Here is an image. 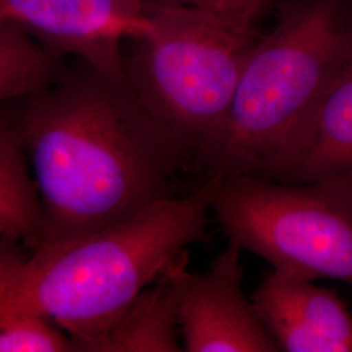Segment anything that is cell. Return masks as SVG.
<instances>
[{
  "label": "cell",
  "mask_w": 352,
  "mask_h": 352,
  "mask_svg": "<svg viewBox=\"0 0 352 352\" xmlns=\"http://www.w3.org/2000/svg\"><path fill=\"white\" fill-rule=\"evenodd\" d=\"M16 120L45 217L41 245L87 236L186 195L183 177L201 173L197 146L157 120L126 77L77 59L17 101Z\"/></svg>",
  "instance_id": "obj_1"
},
{
  "label": "cell",
  "mask_w": 352,
  "mask_h": 352,
  "mask_svg": "<svg viewBox=\"0 0 352 352\" xmlns=\"http://www.w3.org/2000/svg\"><path fill=\"white\" fill-rule=\"evenodd\" d=\"M214 176L78 239L24 252L0 240V305L42 317L74 344L106 327L187 247L208 236Z\"/></svg>",
  "instance_id": "obj_2"
},
{
  "label": "cell",
  "mask_w": 352,
  "mask_h": 352,
  "mask_svg": "<svg viewBox=\"0 0 352 352\" xmlns=\"http://www.w3.org/2000/svg\"><path fill=\"white\" fill-rule=\"evenodd\" d=\"M352 55L347 0H291L244 67L226 123L199 155L204 175L273 177Z\"/></svg>",
  "instance_id": "obj_3"
},
{
  "label": "cell",
  "mask_w": 352,
  "mask_h": 352,
  "mask_svg": "<svg viewBox=\"0 0 352 352\" xmlns=\"http://www.w3.org/2000/svg\"><path fill=\"white\" fill-rule=\"evenodd\" d=\"M272 0H145L149 30L126 41V81L148 111L189 140L213 142Z\"/></svg>",
  "instance_id": "obj_4"
},
{
  "label": "cell",
  "mask_w": 352,
  "mask_h": 352,
  "mask_svg": "<svg viewBox=\"0 0 352 352\" xmlns=\"http://www.w3.org/2000/svg\"><path fill=\"white\" fill-rule=\"evenodd\" d=\"M213 176L210 210L230 241L273 270L352 286V182Z\"/></svg>",
  "instance_id": "obj_5"
},
{
  "label": "cell",
  "mask_w": 352,
  "mask_h": 352,
  "mask_svg": "<svg viewBox=\"0 0 352 352\" xmlns=\"http://www.w3.org/2000/svg\"><path fill=\"white\" fill-rule=\"evenodd\" d=\"M241 251L228 240L205 273L189 272L187 251L166 267L177 296L183 351H278L244 294Z\"/></svg>",
  "instance_id": "obj_6"
},
{
  "label": "cell",
  "mask_w": 352,
  "mask_h": 352,
  "mask_svg": "<svg viewBox=\"0 0 352 352\" xmlns=\"http://www.w3.org/2000/svg\"><path fill=\"white\" fill-rule=\"evenodd\" d=\"M0 23L116 78L124 43L151 28L145 0H0Z\"/></svg>",
  "instance_id": "obj_7"
},
{
  "label": "cell",
  "mask_w": 352,
  "mask_h": 352,
  "mask_svg": "<svg viewBox=\"0 0 352 352\" xmlns=\"http://www.w3.org/2000/svg\"><path fill=\"white\" fill-rule=\"evenodd\" d=\"M251 302L278 351L352 352L351 312L333 289L272 270Z\"/></svg>",
  "instance_id": "obj_8"
},
{
  "label": "cell",
  "mask_w": 352,
  "mask_h": 352,
  "mask_svg": "<svg viewBox=\"0 0 352 352\" xmlns=\"http://www.w3.org/2000/svg\"><path fill=\"white\" fill-rule=\"evenodd\" d=\"M272 179L286 183L352 182V55Z\"/></svg>",
  "instance_id": "obj_9"
},
{
  "label": "cell",
  "mask_w": 352,
  "mask_h": 352,
  "mask_svg": "<svg viewBox=\"0 0 352 352\" xmlns=\"http://www.w3.org/2000/svg\"><path fill=\"white\" fill-rule=\"evenodd\" d=\"M179 304L166 273L98 331L75 343L82 352H179Z\"/></svg>",
  "instance_id": "obj_10"
},
{
  "label": "cell",
  "mask_w": 352,
  "mask_h": 352,
  "mask_svg": "<svg viewBox=\"0 0 352 352\" xmlns=\"http://www.w3.org/2000/svg\"><path fill=\"white\" fill-rule=\"evenodd\" d=\"M6 106L0 107V240L33 250L43 241L45 217L26 161L16 109L6 110Z\"/></svg>",
  "instance_id": "obj_11"
},
{
  "label": "cell",
  "mask_w": 352,
  "mask_h": 352,
  "mask_svg": "<svg viewBox=\"0 0 352 352\" xmlns=\"http://www.w3.org/2000/svg\"><path fill=\"white\" fill-rule=\"evenodd\" d=\"M63 56L16 28L0 23V107L50 84L63 71Z\"/></svg>",
  "instance_id": "obj_12"
},
{
  "label": "cell",
  "mask_w": 352,
  "mask_h": 352,
  "mask_svg": "<svg viewBox=\"0 0 352 352\" xmlns=\"http://www.w3.org/2000/svg\"><path fill=\"white\" fill-rule=\"evenodd\" d=\"M75 351L69 337L50 321L0 305V352Z\"/></svg>",
  "instance_id": "obj_13"
},
{
  "label": "cell",
  "mask_w": 352,
  "mask_h": 352,
  "mask_svg": "<svg viewBox=\"0 0 352 352\" xmlns=\"http://www.w3.org/2000/svg\"><path fill=\"white\" fill-rule=\"evenodd\" d=\"M167 1H184V3H193V1H204V0H167Z\"/></svg>",
  "instance_id": "obj_14"
}]
</instances>
